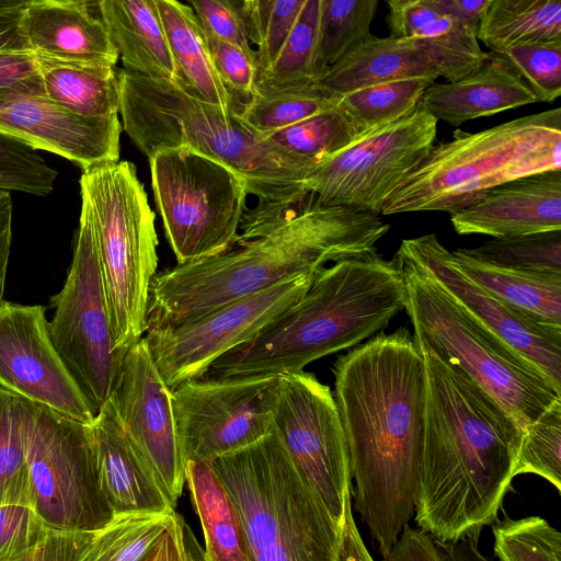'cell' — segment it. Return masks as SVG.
Returning <instances> with one entry per match:
<instances>
[{
  "label": "cell",
  "mask_w": 561,
  "mask_h": 561,
  "mask_svg": "<svg viewBox=\"0 0 561 561\" xmlns=\"http://www.w3.org/2000/svg\"><path fill=\"white\" fill-rule=\"evenodd\" d=\"M334 400L350 454L355 507L382 558L414 514L425 367L404 327L337 357Z\"/></svg>",
  "instance_id": "cell-1"
},
{
  "label": "cell",
  "mask_w": 561,
  "mask_h": 561,
  "mask_svg": "<svg viewBox=\"0 0 561 561\" xmlns=\"http://www.w3.org/2000/svg\"><path fill=\"white\" fill-rule=\"evenodd\" d=\"M390 225L379 215L320 205L312 194L265 218H244L236 243L197 262L176 264L152 279L147 331L174 329L329 262L366 255Z\"/></svg>",
  "instance_id": "cell-2"
},
{
  "label": "cell",
  "mask_w": 561,
  "mask_h": 561,
  "mask_svg": "<svg viewBox=\"0 0 561 561\" xmlns=\"http://www.w3.org/2000/svg\"><path fill=\"white\" fill-rule=\"evenodd\" d=\"M417 346L425 393L414 520L444 543L480 537L516 477L522 431L466 374Z\"/></svg>",
  "instance_id": "cell-3"
},
{
  "label": "cell",
  "mask_w": 561,
  "mask_h": 561,
  "mask_svg": "<svg viewBox=\"0 0 561 561\" xmlns=\"http://www.w3.org/2000/svg\"><path fill=\"white\" fill-rule=\"evenodd\" d=\"M396 256L377 251L323 267L301 299L247 342L216 359L203 377H266L297 373L355 346L405 309Z\"/></svg>",
  "instance_id": "cell-4"
},
{
  "label": "cell",
  "mask_w": 561,
  "mask_h": 561,
  "mask_svg": "<svg viewBox=\"0 0 561 561\" xmlns=\"http://www.w3.org/2000/svg\"><path fill=\"white\" fill-rule=\"evenodd\" d=\"M117 76L122 127L148 159L185 147L218 160L244 180L259 207L286 209L308 195L312 163L253 133L180 78L168 81L124 69Z\"/></svg>",
  "instance_id": "cell-5"
},
{
  "label": "cell",
  "mask_w": 561,
  "mask_h": 561,
  "mask_svg": "<svg viewBox=\"0 0 561 561\" xmlns=\"http://www.w3.org/2000/svg\"><path fill=\"white\" fill-rule=\"evenodd\" d=\"M561 170V110L556 107L434 144L385 202L380 215L454 213L486 191L531 174Z\"/></svg>",
  "instance_id": "cell-6"
},
{
  "label": "cell",
  "mask_w": 561,
  "mask_h": 561,
  "mask_svg": "<svg viewBox=\"0 0 561 561\" xmlns=\"http://www.w3.org/2000/svg\"><path fill=\"white\" fill-rule=\"evenodd\" d=\"M210 465L238 511L253 561H337L343 528L300 477L274 430Z\"/></svg>",
  "instance_id": "cell-7"
},
{
  "label": "cell",
  "mask_w": 561,
  "mask_h": 561,
  "mask_svg": "<svg viewBox=\"0 0 561 561\" xmlns=\"http://www.w3.org/2000/svg\"><path fill=\"white\" fill-rule=\"evenodd\" d=\"M81 210L91 225L111 318L114 347L144 337L158 267V237L145 187L129 161L82 171Z\"/></svg>",
  "instance_id": "cell-8"
},
{
  "label": "cell",
  "mask_w": 561,
  "mask_h": 561,
  "mask_svg": "<svg viewBox=\"0 0 561 561\" xmlns=\"http://www.w3.org/2000/svg\"><path fill=\"white\" fill-rule=\"evenodd\" d=\"M414 340L485 390L523 432L558 398L546 379L465 313L431 274L397 252Z\"/></svg>",
  "instance_id": "cell-9"
},
{
  "label": "cell",
  "mask_w": 561,
  "mask_h": 561,
  "mask_svg": "<svg viewBox=\"0 0 561 561\" xmlns=\"http://www.w3.org/2000/svg\"><path fill=\"white\" fill-rule=\"evenodd\" d=\"M151 186L178 264L231 248L249 210L244 180L222 162L185 147L149 159Z\"/></svg>",
  "instance_id": "cell-10"
},
{
  "label": "cell",
  "mask_w": 561,
  "mask_h": 561,
  "mask_svg": "<svg viewBox=\"0 0 561 561\" xmlns=\"http://www.w3.org/2000/svg\"><path fill=\"white\" fill-rule=\"evenodd\" d=\"M51 342L95 417L107 402L124 353L114 347L111 318L90 221L81 210L66 282L51 296Z\"/></svg>",
  "instance_id": "cell-11"
},
{
  "label": "cell",
  "mask_w": 561,
  "mask_h": 561,
  "mask_svg": "<svg viewBox=\"0 0 561 561\" xmlns=\"http://www.w3.org/2000/svg\"><path fill=\"white\" fill-rule=\"evenodd\" d=\"M437 123L420 102L316 165L306 180L308 194L323 206L380 216L385 202L434 146Z\"/></svg>",
  "instance_id": "cell-12"
},
{
  "label": "cell",
  "mask_w": 561,
  "mask_h": 561,
  "mask_svg": "<svg viewBox=\"0 0 561 561\" xmlns=\"http://www.w3.org/2000/svg\"><path fill=\"white\" fill-rule=\"evenodd\" d=\"M26 461L34 507L47 527L91 531L112 518L98 485L91 425L35 404Z\"/></svg>",
  "instance_id": "cell-13"
},
{
  "label": "cell",
  "mask_w": 561,
  "mask_h": 561,
  "mask_svg": "<svg viewBox=\"0 0 561 561\" xmlns=\"http://www.w3.org/2000/svg\"><path fill=\"white\" fill-rule=\"evenodd\" d=\"M272 421L296 470L343 528L353 485L347 442L332 391L305 370L279 375Z\"/></svg>",
  "instance_id": "cell-14"
},
{
  "label": "cell",
  "mask_w": 561,
  "mask_h": 561,
  "mask_svg": "<svg viewBox=\"0 0 561 561\" xmlns=\"http://www.w3.org/2000/svg\"><path fill=\"white\" fill-rule=\"evenodd\" d=\"M278 376L201 377L172 390L184 462H211L273 431Z\"/></svg>",
  "instance_id": "cell-15"
},
{
  "label": "cell",
  "mask_w": 561,
  "mask_h": 561,
  "mask_svg": "<svg viewBox=\"0 0 561 561\" xmlns=\"http://www.w3.org/2000/svg\"><path fill=\"white\" fill-rule=\"evenodd\" d=\"M317 274L280 283L218 308L191 323L174 329L146 331L144 337L167 386L172 391L185 381L204 376L216 359L250 340L297 304Z\"/></svg>",
  "instance_id": "cell-16"
},
{
  "label": "cell",
  "mask_w": 561,
  "mask_h": 561,
  "mask_svg": "<svg viewBox=\"0 0 561 561\" xmlns=\"http://www.w3.org/2000/svg\"><path fill=\"white\" fill-rule=\"evenodd\" d=\"M397 252L423 266L465 313L561 396V328L539 323L483 290L461 273L435 233L403 239Z\"/></svg>",
  "instance_id": "cell-17"
},
{
  "label": "cell",
  "mask_w": 561,
  "mask_h": 561,
  "mask_svg": "<svg viewBox=\"0 0 561 561\" xmlns=\"http://www.w3.org/2000/svg\"><path fill=\"white\" fill-rule=\"evenodd\" d=\"M108 400L129 443L175 507L185 485V462L172 391L160 375L145 337L124 353Z\"/></svg>",
  "instance_id": "cell-18"
},
{
  "label": "cell",
  "mask_w": 561,
  "mask_h": 561,
  "mask_svg": "<svg viewBox=\"0 0 561 561\" xmlns=\"http://www.w3.org/2000/svg\"><path fill=\"white\" fill-rule=\"evenodd\" d=\"M0 388L83 424L95 420L51 342L41 305L0 306Z\"/></svg>",
  "instance_id": "cell-19"
},
{
  "label": "cell",
  "mask_w": 561,
  "mask_h": 561,
  "mask_svg": "<svg viewBox=\"0 0 561 561\" xmlns=\"http://www.w3.org/2000/svg\"><path fill=\"white\" fill-rule=\"evenodd\" d=\"M0 131L36 150L56 153L82 171L119 161L122 124L117 115L79 116L46 95L0 92Z\"/></svg>",
  "instance_id": "cell-20"
},
{
  "label": "cell",
  "mask_w": 561,
  "mask_h": 561,
  "mask_svg": "<svg viewBox=\"0 0 561 561\" xmlns=\"http://www.w3.org/2000/svg\"><path fill=\"white\" fill-rule=\"evenodd\" d=\"M458 234L492 238L561 230V170L515 179L450 213Z\"/></svg>",
  "instance_id": "cell-21"
},
{
  "label": "cell",
  "mask_w": 561,
  "mask_h": 561,
  "mask_svg": "<svg viewBox=\"0 0 561 561\" xmlns=\"http://www.w3.org/2000/svg\"><path fill=\"white\" fill-rule=\"evenodd\" d=\"M91 430L98 485L113 515L175 511L153 471L126 437L110 400Z\"/></svg>",
  "instance_id": "cell-22"
},
{
  "label": "cell",
  "mask_w": 561,
  "mask_h": 561,
  "mask_svg": "<svg viewBox=\"0 0 561 561\" xmlns=\"http://www.w3.org/2000/svg\"><path fill=\"white\" fill-rule=\"evenodd\" d=\"M94 2L28 0L22 27L33 54L115 67L117 50Z\"/></svg>",
  "instance_id": "cell-23"
},
{
  "label": "cell",
  "mask_w": 561,
  "mask_h": 561,
  "mask_svg": "<svg viewBox=\"0 0 561 561\" xmlns=\"http://www.w3.org/2000/svg\"><path fill=\"white\" fill-rule=\"evenodd\" d=\"M387 5L389 36L416 42L447 82L476 71L489 58L477 28L456 20L437 0H389Z\"/></svg>",
  "instance_id": "cell-24"
},
{
  "label": "cell",
  "mask_w": 561,
  "mask_h": 561,
  "mask_svg": "<svg viewBox=\"0 0 561 561\" xmlns=\"http://www.w3.org/2000/svg\"><path fill=\"white\" fill-rule=\"evenodd\" d=\"M537 102L517 75L491 53L476 71L453 82H434L421 99L437 122L444 121L454 127Z\"/></svg>",
  "instance_id": "cell-25"
},
{
  "label": "cell",
  "mask_w": 561,
  "mask_h": 561,
  "mask_svg": "<svg viewBox=\"0 0 561 561\" xmlns=\"http://www.w3.org/2000/svg\"><path fill=\"white\" fill-rule=\"evenodd\" d=\"M440 77L433 59L411 39L371 36L352 53L329 67L319 84L334 96L370 85Z\"/></svg>",
  "instance_id": "cell-26"
},
{
  "label": "cell",
  "mask_w": 561,
  "mask_h": 561,
  "mask_svg": "<svg viewBox=\"0 0 561 561\" xmlns=\"http://www.w3.org/2000/svg\"><path fill=\"white\" fill-rule=\"evenodd\" d=\"M96 5L124 70L179 79L154 0H101Z\"/></svg>",
  "instance_id": "cell-27"
},
{
  "label": "cell",
  "mask_w": 561,
  "mask_h": 561,
  "mask_svg": "<svg viewBox=\"0 0 561 561\" xmlns=\"http://www.w3.org/2000/svg\"><path fill=\"white\" fill-rule=\"evenodd\" d=\"M179 78L203 100L225 112L238 103L224 84L213 62L205 31L188 3L154 0Z\"/></svg>",
  "instance_id": "cell-28"
},
{
  "label": "cell",
  "mask_w": 561,
  "mask_h": 561,
  "mask_svg": "<svg viewBox=\"0 0 561 561\" xmlns=\"http://www.w3.org/2000/svg\"><path fill=\"white\" fill-rule=\"evenodd\" d=\"M199 518L208 561H253L238 511L209 462L187 461L184 471Z\"/></svg>",
  "instance_id": "cell-29"
},
{
  "label": "cell",
  "mask_w": 561,
  "mask_h": 561,
  "mask_svg": "<svg viewBox=\"0 0 561 561\" xmlns=\"http://www.w3.org/2000/svg\"><path fill=\"white\" fill-rule=\"evenodd\" d=\"M458 268L483 290L530 319L561 328V275L497 267L451 251Z\"/></svg>",
  "instance_id": "cell-30"
},
{
  "label": "cell",
  "mask_w": 561,
  "mask_h": 561,
  "mask_svg": "<svg viewBox=\"0 0 561 561\" xmlns=\"http://www.w3.org/2000/svg\"><path fill=\"white\" fill-rule=\"evenodd\" d=\"M45 95L83 117L119 112V79L115 67L80 64L33 54Z\"/></svg>",
  "instance_id": "cell-31"
},
{
  "label": "cell",
  "mask_w": 561,
  "mask_h": 561,
  "mask_svg": "<svg viewBox=\"0 0 561 561\" xmlns=\"http://www.w3.org/2000/svg\"><path fill=\"white\" fill-rule=\"evenodd\" d=\"M488 53L561 41V0H491L478 31Z\"/></svg>",
  "instance_id": "cell-32"
},
{
  "label": "cell",
  "mask_w": 561,
  "mask_h": 561,
  "mask_svg": "<svg viewBox=\"0 0 561 561\" xmlns=\"http://www.w3.org/2000/svg\"><path fill=\"white\" fill-rule=\"evenodd\" d=\"M320 0H306L275 60L259 72L255 92L271 93L319 83L327 67L319 48Z\"/></svg>",
  "instance_id": "cell-33"
},
{
  "label": "cell",
  "mask_w": 561,
  "mask_h": 561,
  "mask_svg": "<svg viewBox=\"0 0 561 561\" xmlns=\"http://www.w3.org/2000/svg\"><path fill=\"white\" fill-rule=\"evenodd\" d=\"M172 513H121L91 535L76 561H140L171 524Z\"/></svg>",
  "instance_id": "cell-34"
},
{
  "label": "cell",
  "mask_w": 561,
  "mask_h": 561,
  "mask_svg": "<svg viewBox=\"0 0 561 561\" xmlns=\"http://www.w3.org/2000/svg\"><path fill=\"white\" fill-rule=\"evenodd\" d=\"M34 408L35 403L0 388V506L25 503L34 507L26 461Z\"/></svg>",
  "instance_id": "cell-35"
},
{
  "label": "cell",
  "mask_w": 561,
  "mask_h": 561,
  "mask_svg": "<svg viewBox=\"0 0 561 561\" xmlns=\"http://www.w3.org/2000/svg\"><path fill=\"white\" fill-rule=\"evenodd\" d=\"M337 96L319 83L286 91L253 94L240 103L234 116L262 137L295 125L320 112L332 108Z\"/></svg>",
  "instance_id": "cell-36"
},
{
  "label": "cell",
  "mask_w": 561,
  "mask_h": 561,
  "mask_svg": "<svg viewBox=\"0 0 561 561\" xmlns=\"http://www.w3.org/2000/svg\"><path fill=\"white\" fill-rule=\"evenodd\" d=\"M434 82L416 78L379 83L339 95L336 105L363 136L414 108Z\"/></svg>",
  "instance_id": "cell-37"
},
{
  "label": "cell",
  "mask_w": 561,
  "mask_h": 561,
  "mask_svg": "<svg viewBox=\"0 0 561 561\" xmlns=\"http://www.w3.org/2000/svg\"><path fill=\"white\" fill-rule=\"evenodd\" d=\"M359 137L350 119L335 105L266 138L316 167Z\"/></svg>",
  "instance_id": "cell-38"
},
{
  "label": "cell",
  "mask_w": 561,
  "mask_h": 561,
  "mask_svg": "<svg viewBox=\"0 0 561 561\" xmlns=\"http://www.w3.org/2000/svg\"><path fill=\"white\" fill-rule=\"evenodd\" d=\"M461 251L502 268L561 275V230L492 238L477 248Z\"/></svg>",
  "instance_id": "cell-39"
},
{
  "label": "cell",
  "mask_w": 561,
  "mask_h": 561,
  "mask_svg": "<svg viewBox=\"0 0 561 561\" xmlns=\"http://www.w3.org/2000/svg\"><path fill=\"white\" fill-rule=\"evenodd\" d=\"M378 0H320L319 48L327 69L373 34Z\"/></svg>",
  "instance_id": "cell-40"
},
{
  "label": "cell",
  "mask_w": 561,
  "mask_h": 561,
  "mask_svg": "<svg viewBox=\"0 0 561 561\" xmlns=\"http://www.w3.org/2000/svg\"><path fill=\"white\" fill-rule=\"evenodd\" d=\"M305 2L306 0H240L242 19L249 42L255 50L259 72L275 60Z\"/></svg>",
  "instance_id": "cell-41"
},
{
  "label": "cell",
  "mask_w": 561,
  "mask_h": 561,
  "mask_svg": "<svg viewBox=\"0 0 561 561\" xmlns=\"http://www.w3.org/2000/svg\"><path fill=\"white\" fill-rule=\"evenodd\" d=\"M492 533L499 561H561V534L543 517L505 518Z\"/></svg>",
  "instance_id": "cell-42"
},
{
  "label": "cell",
  "mask_w": 561,
  "mask_h": 561,
  "mask_svg": "<svg viewBox=\"0 0 561 561\" xmlns=\"http://www.w3.org/2000/svg\"><path fill=\"white\" fill-rule=\"evenodd\" d=\"M523 473L537 474L561 492V398L522 432L516 476Z\"/></svg>",
  "instance_id": "cell-43"
},
{
  "label": "cell",
  "mask_w": 561,
  "mask_h": 561,
  "mask_svg": "<svg viewBox=\"0 0 561 561\" xmlns=\"http://www.w3.org/2000/svg\"><path fill=\"white\" fill-rule=\"evenodd\" d=\"M536 95L552 102L561 95V41L511 46L497 54Z\"/></svg>",
  "instance_id": "cell-44"
},
{
  "label": "cell",
  "mask_w": 561,
  "mask_h": 561,
  "mask_svg": "<svg viewBox=\"0 0 561 561\" xmlns=\"http://www.w3.org/2000/svg\"><path fill=\"white\" fill-rule=\"evenodd\" d=\"M57 172L36 149L0 131V190L46 196L54 190Z\"/></svg>",
  "instance_id": "cell-45"
},
{
  "label": "cell",
  "mask_w": 561,
  "mask_h": 561,
  "mask_svg": "<svg viewBox=\"0 0 561 561\" xmlns=\"http://www.w3.org/2000/svg\"><path fill=\"white\" fill-rule=\"evenodd\" d=\"M49 527L36 510L25 503L0 506V561H14L28 552Z\"/></svg>",
  "instance_id": "cell-46"
},
{
  "label": "cell",
  "mask_w": 561,
  "mask_h": 561,
  "mask_svg": "<svg viewBox=\"0 0 561 561\" xmlns=\"http://www.w3.org/2000/svg\"><path fill=\"white\" fill-rule=\"evenodd\" d=\"M205 34L215 68L239 105L254 92L259 72L256 56L206 32Z\"/></svg>",
  "instance_id": "cell-47"
},
{
  "label": "cell",
  "mask_w": 561,
  "mask_h": 561,
  "mask_svg": "<svg viewBox=\"0 0 561 561\" xmlns=\"http://www.w3.org/2000/svg\"><path fill=\"white\" fill-rule=\"evenodd\" d=\"M188 5L206 33L255 55L247 35L240 0H193Z\"/></svg>",
  "instance_id": "cell-48"
},
{
  "label": "cell",
  "mask_w": 561,
  "mask_h": 561,
  "mask_svg": "<svg viewBox=\"0 0 561 561\" xmlns=\"http://www.w3.org/2000/svg\"><path fill=\"white\" fill-rule=\"evenodd\" d=\"M91 531L49 528L35 547L14 561H76Z\"/></svg>",
  "instance_id": "cell-49"
},
{
  "label": "cell",
  "mask_w": 561,
  "mask_h": 561,
  "mask_svg": "<svg viewBox=\"0 0 561 561\" xmlns=\"http://www.w3.org/2000/svg\"><path fill=\"white\" fill-rule=\"evenodd\" d=\"M0 92L45 95L33 53L0 54Z\"/></svg>",
  "instance_id": "cell-50"
},
{
  "label": "cell",
  "mask_w": 561,
  "mask_h": 561,
  "mask_svg": "<svg viewBox=\"0 0 561 561\" xmlns=\"http://www.w3.org/2000/svg\"><path fill=\"white\" fill-rule=\"evenodd\" d=\"M383 561H454L445 543L419 528L405 526Z\"/></svg>",
  "instance_id": "cell-51"
},
{
  "label": "cell",
  "mask_w": 561,
  "mask_h": 561,
  "mask_svg": "<svg viewBox=\"0 0 561 561\" xmlns=\"http://www.w3.org/2000/svg\"><path fill=\"white\" fill-rule=\"evenodd\" d=\"M194 534L176 512L154 546L140 561H195Z\"/></svg>",
  "instance_id": "cell-52"
},
{
  "label": "cell",
  "mask_w": 561,
  "mask_h": 561,
  "mask_svg": "<svg viewBox=\"0 0 561 561\" xmlns=\"http://www.w3.org/2000/svg\"><path fill=\"white\" fill-rule=\"evenodd\" d=\"M27 1L0 9V54L33 53L22 27L23 11Z\"/></svg>",
  "instance_id": "cell-53"
},
{
  "label": "cell",
  "mask_w": 561,
  "mask_h": 561,
  "mask_svg": "<svg viewBox=\"0 0 561 561\" xmlns=\"http://www.w3.org/2000/svg\"><path fill=\"white\" fill-rule=\"evenodd\" d=\"M345 520L337 561H375L356 525L352 510V495L346 499Z\"/></svg>",
  "instance_id": "cell-54"
},
{
  "label": "cell",
  "mask_w": 561,
  "mask_h": 561,
  "mask_svg": "<svg viewBox=\"0 0 561 561\" xmlns=\"http://www.w3.org/2000/svg\"><path fill=\"white\" fill-rule=\"evenodd\" d=\"M12 239V201L11 194L0 190V306L3 294L11 251Z\"/></svg>",
  "instance_id": "cell-55"
},
{
  "label": "cell",
  "mask_w": 561,
  "mask_h": 561,
  "mask_svg": "<svg viewBox=\"0 0 561 561\" xmlns=\"http://www.w3.org/2000/svg\"><path fill=\"white\" fill-rule=\"evenodd\" d=\"M439 5L456 20L476 27L483 18L491 0H437Z\"/></svg>",
  "instance_id": "cell-56"
},
{
  "label": "cell",
  "mask_w": 561,
  "mask_h": 561,
  "mask_svg": "<svg viewBox=\"0 0 561 561\" xmlns=\"http://www.w3.org/2000/svg\"><path fill=\"white\" fill-rule=\"evenodd\" d=\"M479 537H465L445 547L454 561H491L478 547Z\"/></svg>",
  "instance_id": "cell-57"
},
{
  "label": "cell",
  "mask_w": 561,
  "mask_h": 561,
  "mask_svg": "<svg viewBox=\"0 0 561 561\" xmlns=\"http://www.w3.org/2000/svg\"><path fill=\"white\" fill-rule=\"evenodd\" d=\"M194 553H195V561H208L205 557L204 549L201 547V545L196 541L194 538Z\"/></svg>",
  "instance_id": "cell-58"
}]
</instances>
